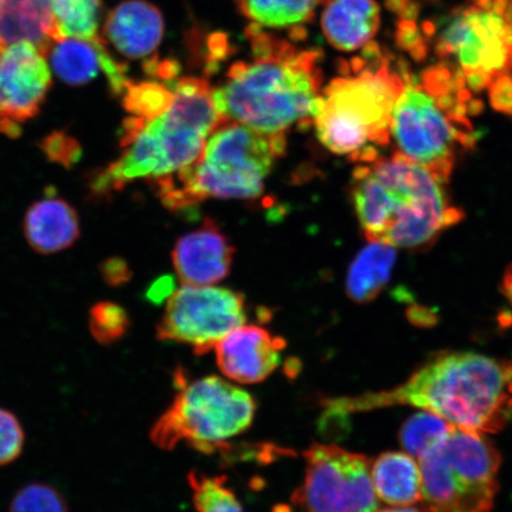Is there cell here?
Here are the masks:
<instances>
[{
	"label": "cell",
	"mask_w": 512,
	"mask_h": 512,
	"mask_svg": "<svg viewBox=\"0 0 512 512\" xmlns=\"http://www.w3.org/2000/svg\"><path fill=\"white\" fill-rule=\"evenodd\" d=\"M375 512H426L422 509L413 508V507H395V508H388V509H381L379 511Z\"/></svg>",
	"instance_id": "8d00e7d4"
},
{
	"label": "cell",
	"mask_w": 512,
	"mask_h": 512,
	"mask_svg": "<svg viewBox=\"0 0 512 512\" xmlns=\"http://www.w3.org/2000/svg\"><path fill=\"white\" fill-rule=\"evenodd\" d=\"M245 322L246 302L241 293L184 285L171 293L156 331L159 341L189 345L195 355L203 356Z\"/></svg>",
	"instance_id": "7c38bea8"
},
{
	"label": "cell",
	"mask_w": 512,
	"mask_h": 512,
	"mask_svg": "<svg viewBox=\"0 0 512 512\" xmlns=\"http://www.w3.org/2000/svg\"><path fill=\"white\" fill-rule=\"evenodd\" d=\"M380 24L381 10L375 0H328L322 15L326 41L345 53L366 48Z\"/></svg>",
	"instance_id": "d6986e66"
},
{
	"label": "cell",
	"mask_w": 512,
	"mask_h": 512,
	"mask_svg": "<svg viewBox=\"0 0 512 512\" xmlns=\"http://www.w3.org/2000/svg\"><path fill=\"white\" fill-rule=\"evenodd\" d=\"M176 79V78H175ZM172 80H147L136 82L130 80L121 94L125 110L144 120H151L164 113L174 101Z\"/></svg>",
	"instance_id": "d4e9b609"
},
{
	"label": "cell",
	"mask_w": 512,
	"mask_h": 512,
	"mask_svg": "<svg viewBox=\"0 0 512 512\" xmlns=\"http://www.w3.org/2000/svg\"><path fill=\"white\" fill-rule=\"evenodd\" d=\"M409 318L418 325L430 326L435 323L433 313H428L426 309H421V307H415V309L409 311Z\"/></svg>",
	"instance_id": "836d02e7"
},
{
	"label": "cell",
	"mask_w": 512,
	"mask_h": 512,
	"mask_svg": "<svg viewBox=\"0 0 512 512\" xmlns=\"http://www.w3.org/2000/svg\"><path fill=\"white\" fill-rule=\"evenodd\" d=\"M40 149L49 162H53L70 169L82 157V147L78 140L67 132L56 131L48 134L40 143Z\"/></svg>",
	"instance_id": "4dcf8cb0"
},
{
	"label": "cell",
	"mask_w": 512,
	"mask_h": 512,
	"mask_svg": "<svg viewBox=\"0 0 512 512\" xmlns=\"http://www.w3.org/2000/svg\"><path fill=\"white\" fill-rule=\"evenodd\" d=\"M174 101L151 120L128 117L120 131L123 153L95 171L89 190L96 198L111 196L128 183L155 181L188 168L202 155L207 140L224 118L215 105L214 88L200 78L172 81Z\"/></svg>",
	"instance_id": "277c9868"
},
{
	"label": "cell",
	"mask_w": 512,
	"mask_h": 512,
	"mask_svg": "<svg viewBox=\"0 0 512 512\" xmlns=\"http://www.w3.org/2000/svg\"><path fill=\"white\" fill-rule=\"evenodd\" d=\"M419 462L422 510L490 512L494 508L502 458L483 433L454 427Z\"/></svg>",
	"instance_id": "9c48e42d"
},
{
	"label": "cell",
	"mask_w": 512,
	"mask_h": 512,
	"mask_svg": "<svg viewBox=\"0 0 512 512\" xmlns=\"http://www.w3.org/2000/svg\"><path fill=\"white\" fill-rule=\"evenodd\" d=\"M235 249L213 220L182 236L172 251L179 280L188 286H210L227 277Z\"/></svg>",
	"instance_id": "9a60e30c"
},
{
	"label": "cell",
	"mask_w": 512,
	"mask_h": 512,
	"mask_svg": "<svg viewBox=\"0 0 512 512\" xmlns=\"http://www.w3.org/2000/svg\"><path fill=\"white\" fill-rule=\"evenodd\" d=\"M454 426L440 415L430 411L416 413L405 421L399 432L403 450L415 459H421L443 443Z\"/></svg>",
	"instance_id": "cb8c5ba5"
},
{
	"label": "cell",
	"mask_w": 512,
	"mask_h": 512,
	"mask_svg": "<svg viewBox=\"0 0 512 512\" xmlns=\"http://www.w3.org/2000/svg\"><path fill=\"white\" fill-rule=\"evenodd\" d=\"M341 67L343 74L323 89L313 124L330 151L368 163L392 140L394 108L407 70L390 66L375 43L368 44L362 59L343 61Z\"/></svg>",
	"instance_id": "5b68a950"
},
{
	"label": "cell",
	"mask_w": 512,
	"mask_h": 512,
	"mask_svg": "<svg viewBox=\"0 0 512 512\" xmlns=\"http://www.w3.org/2000/svg\"><path fill=\"white\" fill-rule=\"evenodd\" d=\"M440 59H454L467 87L483 91L512 75V0H476L432 29Z\"/></svg>",
	"instance_id": "30bf717a"
},
{
	"label": "cell",
	"mask_w": 512,
	"mask_h": 512,
	"mask_svg": "<svg viewBox=\"0 0 512 512\" xmlns=\"http://www.w3.org/2000/svg\"><path fill=\"white\" fill-rule=\"evenodd\" d=\"M64 37L94 41L100 37L101 0H50Z\"/></svg>",
	"instance_id": "484cf974"
},
{
	"label": "cell",
	"mask_w": 512,
	"mask_h": 512,
	"mask_svg": "<svg viewBox=\"0 0 512 512\" xmlns=\"http://www.w3.org/2000/svg\"><path fill=\"white\" fill-rule=\"evenodd\" d=\"M192 501L198 512H246L226 477H210L200 471L189 473Z\"/></svg>",
	"instance_id": "4316f807"
},
{
	"label": "cell",
	"mask_w": 512,
	"mask_h": 512,
	"mask_svg": "<svg viewBox=\"0 0 512 512\" xmlns=\"http://www.w3.org/2000/svg\"><path fill=\"white\" fill-rule=\"evenodd\" d=\"M63 38L50 0H0V53L25 42L47 57Z\"/></svg>",
	"instance_id": "e0dca14e"
},
{
	"label": "cell",
	"mask_w": 512,
	"mask_h": 512,
	"mask_svg": "<svg viewBox=\"0 0 512 512\" xmlns=\"http://www.w3.org/2000/svg\"><path fill=\"white\" fill-rule=\"evenodd\" d=\"M502 288L505 298L508 299V302L512 306V265L505 270Z\"/></svg>",
	"instance_id": "d590c367"
},
{
	"label": "cell",
	"mask_w": 512,
	"mask_h": 512,
	"mask_svg": "<svg viewBox=\"0 0 512 512\" xmlns=\"http://www.w3.org/2000/svg\"><path fill=\"white\" fill-rule=\"evenodd\" d=\"M396 261L395 247L369 242L352 261L347 277V293L356 304L373 302L389 283Z\"/></svg>",
	"instance_id": "44dd1931"
},
{
	"label": "cell",
	"mask_w": 512,
	"mask_h": 512,
	"mask_svg": "<svg viewBox=\"0 0 512 512\" xmlns=\"http://www.w3.org/2000/svg\"><path fill=\"white\" fill-rule=\"evenodd\" d=\"M304 482L293 492L297 512H375L371 463L363 454L315 443L304 452Z\"/></svg>",
	"instance_id": "8fae6325"
},
{
	"label": "cell",
	"mask_w": 512,
	"mask_h": 512,
	"mask_svg": "<svg viewBox=\"0 0 512 512\" xmlns=\"http://www.w3.org/2000/svg\"><path fill=\"white\" fill-rule=\"evenodd\" d=\"M101 37V35H100ZM64 37L49 50L51 68L69 86H85L92 82L101 70L99 40Z\"/></svg>",
	"instance_id": "7402d4cb"
},
{
	"label": "cell",
	"mask_w": 512,
	"mask_h": 512,
	"mask_svg": "<svg viewBox=\"0 0 512 512\" xmlns=\"http://www.w3.org/2000/svg\"><path fill=\"white\" fill-rule=\"evenodd\" d=\"M53 80L47 57L30 43L0 53V134L16 139L22 126L40 113Z\"/></svg>",
	"instance_id": "4fadbf2b"
},
{
	"label": "cell",
	"mask_w": 512,
	"mask_h": 512,
	"mask_svg": "<svg viewBox=\"0 0 512 512\" xmlns=\"http://www.w3.org/2000/svg\"><path fill=\"white\" fill-rule=\"evenodd\" d=\"M320 403L344 415L413 406L440 415L460 430L497 433L512 418V361L475 352H443L399 387Z\"/></svg>",
	"instance_id": "6da1fadb"
},
{
	"label": "cell",
	"mask_w": 512,
	"mask_h": 512,
	"mask_svg": "<svg viewBox=\"0 0 512 512\" xmlns=\"http://www.w3.org/2000/svg\"><path fill=\"white\" fill-rule=\"evenodd\" d=\"M238 9L254 25L268 29L303 31L328 0H235Z\"/></svg>",
	"instance_id": "603a6c76"
},
{
	"label": "cell",
	"mask_w": 512,
	"mask_h": 512,
	"mask_svg": "<svg viewBox=\"0 0 512 512\" xmlns=\"http://www.w3.org/2000/svg\"><path fill=\"white\" fill-rule=\"evenodd\" d=\"M130 316L123 306L113 302H100L89 311V331L101 345L120 341L130 329Z\"/></svg>",
	"instance_id": "83f0119b"
},
{
	"label": "cell",
	"mask_w": 512,
	"mask_h": 512,
	"mask_svg": "<svg viewBox=\"0 0 512 512\" xmlns=\"http://www.w3.org/2000/svg\"><path fill=\"white\" fill-rule=\"evenodd\" d=\"M285 147L284 134L262 133L223 120L194 164L153 184L171 210L189 209L208 198L249 200L262 194L265 179Z\"/></svg>",
	"instance_id": "52a82bcc"
},
{
	"label": "cell",
	"mask_w": 512,
	"mask_h": 512,
	"mask_svg": "<svg viewBox=\"0 0 512 512\" xmlns=\"http://www.w3.org/2000/svg\"><path fill=\"white\" fill-rule=\"evenodd\" d=\"M102 277L110 286H120L131 279L132 273L126 262L120 258L107 259L100 267Z\"/></svg>",
	"instance_id": "d6a6232c"
},
{
	"label": "cell",
	"mask_w": 512,
	"mask_h": 512,
	"mask_svg": "<svg viewBox=\"0 0 512 512\" xmlns=\"http://www.w3.org/2000/svg\"><path fill=\"white\" fill-rule=\"evenodd\" d=\"M170 293L169 284H164L163 280H160L158 284L151 288L149 292V297L151 300H155V302H159L166 294Z\"/></svg>",
	"instance_id": "e575fe53"
},
{
	"label": "cell",
	"mask_w": 512,
	"mask_h": 512,
	"mask_svg": "<svg viewBox=\"0 0 512 512\" xmlns=\"http://www.w3.org/2000/svg\"><path fill=\"white\" fill-rule=\"evenodd\" d=\"M490 102L496 111L512 117V75L497 79L489 87Z\"/></svg>",
	"instance_id": "1f68e13d"
},
{
	"label": "cell",
	"mask_w": 512,
	"mask_h": 512,
	"mask_svg": "<svg viewBox=\"0 0 512 512\" xmlns=\"http://www.w3.org/2000/svg\"><path fill=\"white\" fill-rule=\"evenodd\" d=\"M24 235L40 254H54L72 247L80 238V219L73 206L48 191L25 214Z\"/></svg>",
	"instance_id": "ac0fdd59"
},
{
	"label": "cell",
	"mask_w": 512,
	"mask_h": 512,
	"mask_svg": "<svg viewBox=\"0 0 512 512\" xmlns=\"http://www.w3.org/2000/svg\"><path fill=\"white\" fill-rule=\"evenodd\" d=\"M9 512H69L66 499L53 486L31 483L12 498Z\"/></svg>",
	"instance_id": "f1b7e54d"
},
{
	"label": "cell",
	"mask_w": 512,
	"mask_h": 512,
	"mask_svg": "<svg viewBox=\"0 0 512 512\" xmlns=\"http://www.w3.org/2000/svg\"><path fill=\"white\" fill-rule=\"evenodd\" d=\"M25 432L17 416L0 407V467L14 463L23 453Z\"/></svg>",
	"instance_id": "f546056e"
},
{
	"label": "cell",
	"mask_w": 512,
	"mask_h": 512,
	"mask_svg": "<svg viewBox=\"0 0 512 512\" xmlns=\"http://www.w3.org/2000/svg\"><path fill=\"white\" fill-rule=\"evenodd\" d=\"M371 482L380 501L393 507L421 502V470L411 454L386 452L371 463Z\"/></svg>",
	"instance_id": "ffe728a7"
},
{
	"label": "cell",
	"mask_w": 512,
	"mask_h": 512,
	"mask_svg": "<svg viewBox=\"0 0 512 512\" xmlns=\"http://www.w3.org/2000/svg\"><path fill=\"white\" fill-rule=\"evenodd\" d=\"M251 59L229 68L214 89L224 120L267 134L313 124L322 96V51L300 49L252 24L246 31Z\"/></svg>",
	"instance_id": "7a4b0ae2"
},
{
	"label": "cell",
	"mask_w": 512,
	"mask_h": 512,
	"mask_svg": "<svg viewBox=\"0 0 512 512\" xmlns=\"http://www.w3.org/2000/svg\"><path fill=\"white\" fill-rule=\"evenodd\" d=\"M176 380L174 402L151 428L157 447L172 451L185 444L201 453H215L252 426L258 405L246 390L215 375L187 384L179 374Z\"/></svg>",
	"instance_id": "ba28073f"
},
{
	"label": "cell",
	"mask_w": 512,
	"mask_h": 512,
	"mask_svg": "<svg viewBox=\"0 0 512 512\" xmlns=\"http://www.w3.org/2000/svg\"><path fill=\"white\" fill-rule=\"evenodd\" d=\"M351 197L368 241L393 247L430 246L464 217L446 182L399 151L358 165Z\"/></svg>",
	"instance_id": "3957f363"
},
{
	"label": "cell",
	"mask_w": 512,
	"mask_h": 512,
	"mask_svg": "<svg viewBox=\"0 0 512 512\" xmlns=\"http://www.w3.org/2000/svg\"><path fill=\"white\" fill-rule=\"evenodd\" d=\"M283 337L256 325H241L215 345L216 363L228 379L242 384L265 381L280 366Z\"/></svg>",
	"instance_id": "5bb4252c"
},
{
	"label": "cell",
	"mask_w": 512,
	"mask_h": 512,
	"mask_svg": "<svg viewBox=\"0 0 512 512\" xmlns=\"http://www.w3.org/2000/svg\"><path fill=\"white\" fill-rule=\"evenodd\" d=\"M164 28L157 6L146 0H125L106 16L102 38L125 59L147 61L156 57Z\"/></svg>",
	"instance_id": "2e32d148"
},
{
	"label": "cell",
	"mask_w": 512,
	"mask_h": 512,
	"mask_svg": "<svg viewBox=\"0 0 512 512\" xmlns=\"http://www.w3.org/2000/svg\"><path fill=\"white\" fill-rule=\"evenodd\" d=\"M482 110L472 99L459 69L446 64L418 78L407 72L405 88L394 108L392 138L399 152L448 182L457 158L475 149L470 115Z\"/></svg>",
	"instance_id": "8992f818"
}]
</instances>
